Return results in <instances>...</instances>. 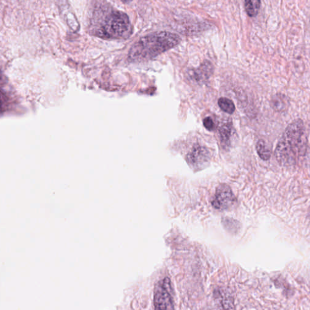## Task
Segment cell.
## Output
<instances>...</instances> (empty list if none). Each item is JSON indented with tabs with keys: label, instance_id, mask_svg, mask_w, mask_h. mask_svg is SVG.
<instances>
[{
	"label": "cell",
	"instance_id": "6da1fadb",
	"mask_svg": "<svg viewBox=\"0 0 310 310\" xmlns=\"http://www.w3.org/2000/svg\"><path fill=\"white\" fill-rule=\"evenodd\" d=\"M99 11V17H95L91 23L92 35L105 40H119L130 37L133 28L129 17L124 12L116 10L104 9Z\"/></svg>",
	"mask_w": 310,
	"mask_h": 310
},
{
	"label": "cell",
	"instance_id": "7a4b0ae2",
	"mask_svg": "<svg viewBox=\"0 0 310 310\" xmlns=\"http://www.w3.org/2000/svg\"><path fill=\"white\" fill-rule=\"evenodd\" d=\"M181 41L177 34L167 31L150 34L134 44L129 53L131 62H141L153 59L161 53L176 47Z\"/></svg>",
	"mask_w": 310,
	"mask_h": 310
},
{
	"label": "cell",
	"instance_id": "3957f363",
	"mask_svg": "<svg viewBox=\"0 0 310 310\" xmlns=\"http://www.w3.org/2000/svg\"><path fill=\"white\" fill-rule=\"evenodd\" d=\"M304 135L305 126L301 119L288 126L275 150L276 158L280 165H291L296 163Z\"/></svg>",
	"mask_w": 310,
	"mask_h": 310
},
{
	"label": "cell",
	"instance_id": "277c9868",
	"mask_svg": "<svg viewBox=\"0 0 310 310\" xmlns=\"http://www.w3.org/2000/svg\"><path fill=\"white\" fill-rule=\"evenodd\" d=\"M154 306L156 309H173L172 289L170 280L167 277L160 280L156 285Z\"/></svg>",
	"mask_w": 310,
	"mask_h": 310
},
{
	"label": "cell",
	"instance_id": "5b68a950",
	"mask_svg": "<svg viewBox=\"0 0 310 310\" xmlns=\"http://www.w3.org/2000/svg\"><path fill=\"white\" fill-rule=\"evenodd\" d=\"M236 201L235 196L229 185H219L212 200V206L218 211H225L233 206Z\"/></svg>",
	"mask_w": 310,
	"mask_h": 310
},
{
	"label": "cell",
	"instance_id": "8992f818",
	"mask_svg": "<svg viewBox=\"0 0 310 310\" xmlns=\"http://www.w3.org/2000/svg\"><path fill=\"white\" fill-rule=\"evenodd\" d=\"M187 162L195 170H201L208 164L211 160V154L206 147L196 145L187 155Z\"/></svg>",
	"mask_w": 310,
	"mask_h": 310
},
{
	"label": "cell",
	"instance_id": "52a82bcc",
	"mask_svg": "<svg viewBox=\"0 0 310 310\" xmlns=\"http://www.w3.org/2000/svg\"><path fill=\"white\" fill-rule=\"evenodd\" d=\"M213 70V65L209 61H206L201 66L193 70L192 77L197 82H204L211 76Z\"/></svg>",
	"mask_w": 310,
	"mask_h": 310
},
{
	"label": "cell",
	"instance_id": "ba28073f",
	"mask_svg": "<svg viewBox=\"0 0 310 310\" xmlns=\"http://www.w3.org/2000/svg\"><path fill=\"white\" fill-rule=\"evenodd\" d=\"M233 129L231 124H226L222 126L219 129V135H220L222 145L224 147H228L230 145V140L232 135Z\"/></svg>",
	"mask_w": 310,
	"mask_h": 310
},
{
	"label": "cell",
	"instance_id": "9c48e42d",
	"mask_svg": "<svg viewBox=\"0 0 310 310\" xmlns=\"http://www.w3.org/2000/svg\"><path fill=\"white\" fill-rule=\"evenodd\" d=\"M244 6L248 16L255 17L260 11L261 0H244Z\"/></svg>",
	"mask_w": 310,
	"mask_h": 310
},
{
	"label": "cell",
	"instance_id": "30bf717a",
	"mask_svg": "<svg viewBox=\"0 0 310 310\" xmlns=\"http://www.w3.org/2000/svg\"><path fill=\"white\" fill-rule=\"evenodd\" d=\"M256 147L258 155L262 160L264 161L269 160L271 157V151L266 146L264 141L262 140L258 141Z\"/></svg>",
	"mask_w": 310,
	"mask_h": 310
},
{
	"label": "cell",
	"instance_id": "8fae6325",
	"mask_svg": "<svg viewBox=\"0 0 310 310\" xmlns=\"http://www.w3.org/2000/svg\"><path fill=\"white\" fill-rule=\"evenodd\" d=\"M218 105L222 111L228 114H233L235 111V106L233 102L227 98H221L218 100Z\"/></svg>",
	"mask_w": 310,
	"mask_h": 310
},
{
	"label": "cell",
	"instance_id": "7c38bea8",
	"mask_svg": "<svg viewBox=\"0 0 310 310\" xmlns=\"http://www.w3.org/2000/svg\"><path fill=\"white\" fill-rule=\"evenodd\" d=\"M203 125L209 131H212L214 129V123L211 117H206L203 119Z\"/></svg>",
	"mask_w": 310,
	"mask_h": 310
},
{
	"label": "cell",
	"instance_id": "4fadbf2b",
	"mask_svg": "<svg viewBox=\"0 0 310 310\" xmlns=\"http://www.w3.org/2000/svg\"><path fill=\"white\" fill-rule=\"evenodd\" d=\"M122 2L124 4H128L133 1V0H121Z\"/></svg>",
	"mask_w": 310,
	"mask_h": 310
},
{
	"label": "cell",
	"instance_id": "5bb4252c",
	"mask_svg": "<svg viewBox=\"0 0 310 310\" xmlns=\"http://www.w3.org/2000/svg\"><path fill=\"white\" fill-rule=\"evenodd\" d=\"M1 98H0V111H1Z\"/></svg>",
	"mask_w": 310,
	"mask_h": 310
}]
</instances>
